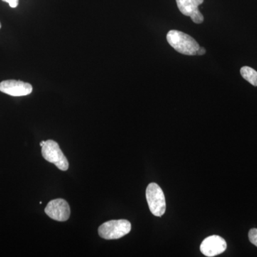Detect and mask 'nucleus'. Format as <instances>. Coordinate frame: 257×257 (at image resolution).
<instances>
[{"instance_id": "nucleus-1", "label": "nucleus", "mask_w": 257, "mask_h": 257, "mask_svg": "<svg viewBox=\"0 0 257 257\" xmlns=\"http://www.w3.org/2000/svg\"><path fill=\"white\" fill-rule=\"evenodd\" d=\"M167 42L179 53L185 55H197L199 44L189 35L178 30H170L167 33Z\"/></svg>"}, {"instance_id": "nucleus-2", "label": "nucleus", "mask_w": 257, "mask_h": 257, "mask_svg": "<svg viewBox=\"0 0 257 257\" xmlns=\"http://www.w3.org/2000/svg\"><path fill=\"white\" fill-rule=\"evenodd\" d=\"M132 225L126 219L111 220L99 226L98 233L104 239H117L123 237L131 231Z\"/></svg>"}, {"instance_id": "nucleus-3", "label": "nucleus", "mask_w": 257, "mask_h": 257, "mask_svg": "<svg viewBox=\"0 0 257 257\" xmlns=\"http://www.w3.org/2000/svg\"><path fill=\"white\" fill-rule=\"evenodd\" d=\"M42 155L45 160L54 164L62 171H67L69 168V162L67 157L61 150L58 143L50 140L45 141L42 147Z\"/></svg>"}, {"instance_id": "nucleus-4", "label": "nucleus", "mask_w": 257, "mask_h": 257, "mask_svg": "<svg viewBox=\"0 0 257 257\" xmlns=\"http://www.w3.org/2000/svg\"><path fill=\"white\" fill-rule=\"evenodd\" d=\"M146 198L149 208L152 214L156 216H162L165 214L166 211L165 194L158 184L151 183L147 186Z\"/></svg>"}, {"instance_id": "nucleus-5", "label": "nucleus", "mask_w": 257, "mask_h": 257, "mask_svg": "<svg viewBox=\"0 0 257 257\" xmlns=\"http://www.w3.org/2000/svg\"><path fill=\"white\" fill-rule=\"evenodd\" d=\"M45 211L51 219L58 221L68 220L70 216V207L67 201L63 199L50 201L45 207Z\"/></svg>"}, {"instance_id": "nucleus-6", "label": "nucleus", "mask_w": 257, "mask_h": 257, "mask_svg": "<svg viewBox=\"0 0 257 257\" xmlns=\"http://www.w3.org/2000/svg\"><path fill=\"white\" fill-rule=\"evenodd\" d=\"M33 87L30 83L23 81L10 80L3 81L0 83V92L13 96H23L31 94Z\"/></svg>"}, {"instance_id": "nucleus-7", "label": "nucleus", "mask_w": 257, "mask_h": 257, "mask_svg": "<svg viewBox=\"0 0 257 257\" xmlns=\"http://www.w3.org/2000/svg\"><path fill=\"white\" fill-rule=\"evenodd\" d=\"M226 248V241L217 235L208 236L202 241L200 250L206 256L212 257L224 252Z\"/></svg>"}, {"instance_id": "nucleus-8", "label": "nucleus", "mask_w": 257, "mask_h": 257, "mask_svg": "<svg viewBox=\"0 0 257 257\" xmlns=\"http://www.w3.org/2000/svg\"><path fill=\"white\" fill-rule=\"evenodd\" d=\"M179 11L185 16H189L194 23L201 24L204 21V16L200 13L199 6L204 0H176Z\"/></svg>"}, {"instance_id": "nucleus-9", "label": "nucleus", "mask_w": 257, "mask_h": 257, "mask_svg": "<svg viewBox=\"0 0 257 257\" xmlns=\"http://www.w3.org/2000/svg\"><path fill=\"white\" fill-rule=\"evenodd\" d=\"M240 72H241L243 79H246L253 86L257 87V72L256 70L251 67L245 66V67H241Z\"/></svg>"}, {"instance_id": "nucleus-10", "label": "nucleus", "mask_w": 257, "mask_h": 257, "mask_svg": "<svg viewBox=\"0 0 257 257\" xmlns=\"http://www.w3.org/2000/svg\"><path fill=\"white\" fill-rule=\"evenodd\" d=\"M248 239L251 243L257 246V229L256 228L250 229L248 232Z\"/></svg>"}, {"instance_id": "nucleus-11", "label": "nucleus", "mask_w": 257, "mask_h": 257, "mask_svg": "<svg viewBox=\"0 0 257 257\" xmlns=\"http://www.w3.org/2000/svg\"><path fill=\"white\" fill-rule=\"evenodd\" d=\"M3 1L8 3L12 8H17L19 5V0H3Z\"/></svg>"}, {"instance_id": "nucleus-12", "label": "nucleus", "mask_w": 257, "mask_h": 257, "mask_svg": "<svg viewBox=\"0 0 257 257\" xmlns=\"http://www.w3.org/2000/svg\"><path fill=\"white\" fill-rule=\"evenodd\" d=\"M206 53V50L202 47H199L198 49L197 55H204Z\"/></svg>"}, {"instance_id": "nucleus-13", "label": "nucleus", "mask_w": 257, "mask_h": 257, "mask_svg": "<svg viewBox=\"0 0 257 257\" xmlns=\"http://www.w3.org/2000/svg\"><path fill=\"white\" fill-rule=\"evenodd\" d=\"M45 143V141H42L41 142V143H40V146L42 147L44 145V144Z\"/></svg>"}, {"instance_id": "nucleus-14", "label": "nucleus", "mask_w": 257, "mask_h": 257, "mask_svg": "<svg viewBox=\"0 0 257 257\" xmlns=\"http://www.w3.org/2000/svg\"><path fill=\"white\" fill-rule=\"evenodd\" d=\"M2 28V25H1V23H0V29H1Z\"/></svg>"}]
</instances>
